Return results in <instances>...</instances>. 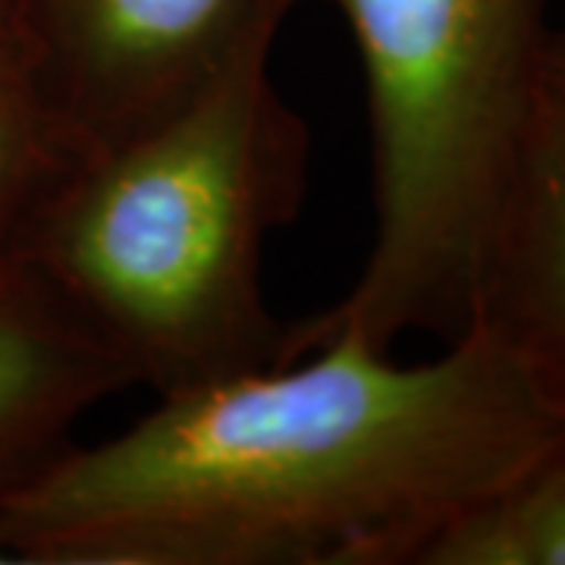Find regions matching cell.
<instances>
[{"mask_svg": "<svg viewBox=\"0 0 565 565\" xmlns=\"http://www.w3.org/2000/svg\"><path fill=\"white\" fill-rule=\"evenodd\" d=\"M302 0H22V41L85 151L158 120Z\"/></svg>", "mask_w": 565, "mask_h": 565, "instance_id": "277c9868", "label": "cell"}, {"mask_svg": "<svg viewBox=\"0 0 565 565\" xmlns=\"http://www.w3.org/2000/svg\"><path fill=\"white\" fill-rule=\"evenodd\" d=\"M258 39L158 120L85 154L17 245L154 396L296 359L264 252L308 195V122Z\"/></svg>", "mask_w": 565, "mask_h": 565, "instance_id": "7a4b0ae2", "label": "cell"}, {"mask_svg": "<svg viewBox=\"0 0 565 565\" xmlns=\"http://www.w3.org/2000/svg\"><path fill=\"white\" fill-rule=\"evenodd\" d=\"M22 41H0V245H20L85 158Z\"/></svg>", "mask_w": 565, "mask_h": 565, "instance_id": "52a82bcc", "label": "cell"}, {"mask_svg": "<svg viewBox=\"0 0 565 565\" xmlns=\"http://www.w3.org/2000/svg\"><path fill=\"white\" fill-rule=\"evenodd\" d=\"M522 352L565 422V117L541 98L481 311Z\"/></svg>", "mask_w": 565, "mask_h": 565, "instance_id": "8992f818", "label": "cell"}, {"mask_svg": "<svg viewBox=\"0 0 565 565\" xmlns=\"http://www.w3.org/2000/svg\"><path fill=\"white\" fill-rule=\"evenodd\" d=\"M367 88L374 233L343 299L296 321L393 352L478 318L527 132L544 98L550 0H323Z\"/></svg>", "mask_w": 565, "mask_h": 565, "instance_id": "3957f363", "label": "cell"}, {"mask_svg": "<svg viewBox=\"0 0 565 565\" xmlns=\"http://www.w3.org/2000/svg\"><path fill=\"white\" fill-rule=\"evenodd\" d=\"M544 98L565 117V20L553 25L544 57Z\"/></svg>", "mask_w": 565, "mask_h": 565, "instance_id": "9c48e42d", "label": "cell"}, {"mask_svg": "<svg viewBox=\"0 0 565 565\" xmlns=\"http://www.w3.org/2000/svg\"><path fill=\"white\" fill-rule=\"evenodd\" d=\"M563 440L484 315L418 364L337 333L63 449L0 505V563L418 565Z\"/></svg>", "mask_w": 565, "mask_h": 565, "instance_id": "6da1fadb", "label": "cell"}, {"mask_svg": "<svg viewBox=\"0 0 565 565\" xmlns=\"http://www.w3.org/2000/svg\"><path fill=\"white\" fill-rule=\"evenodd\" d=\"M418 565H565V440L449 522Z\"/></svg>", "mask_w": 565, "mask_h": 565, "instance_id": "ba28073f", "label": "cell"}, {"mask_svg": "<svg viewBox=\"0 0 565 565\" xmlns=\"http://www.w3.org/2000/svg\"><path fill=\"white\" fill-rule=\"evenodd\" d=\"M129 386L39 267L0 245V505L76 444L95 405Z\"/></svg>", "mask_w": 565, "mask_h": 565, "instance_id": "5b68a950", "label": "cell"}, {"mask_svg": "<svg viewBox=\"0 0 565 565\" xmlns=\"http://www.w3.org/2000/svg\"><path fill=\"white\" fill-rule=\"evenodd\" d=\"M0 41H22V0H0Z\"/></svg>", "mask_w": 565, "mask_h": 565, "instance_id": "30bf717a", "label": "cell"}]
</instances>
